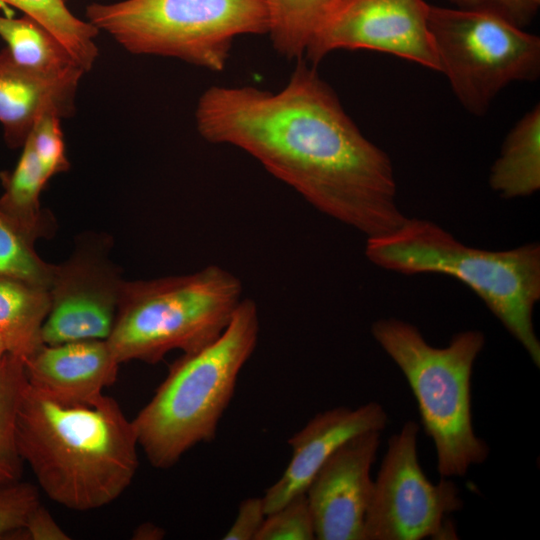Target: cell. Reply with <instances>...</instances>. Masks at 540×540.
<instances>
[{
  "label": "cell",
  "instance_id": "12",
  "mask_svg": "<svg viewBox=\"0 0 540 540\" xmlns=\"http://www.w3.org/2000/svg\"><path fill=\"white\" fill-rule=\"evenodd\" d=\"M380 431L346 441L321 466L305 491L318 540H363L371 497V467Z\"/></svg>",
  "mask_w": 540,
  "mask_h": 540
},
{
  "label": "cell",
  "instance_id": "10",
  "mask_svg": "<svg viewBox=\"0 0 540 540\" xmlns=\"http://www.w3.org/2000/svg\"><path fill=\"white\" fill-rule=\"evenodd\" d=\"M100 244H83L63 264L54 265L50 309L41 331L43 344L107 340L124 281Z\"/></svg>",
  "mask_w": 540,
  "mask_h": 540
},
{
  "label": "cell",
  "instance_id": "31",
  "mask_svg": "<svg viewBox=\"0 0 540 540\" xmlns=\"http://www.w3.org/2000/svg\"><path fill=\"white\" fill-rule=\"evenodd\" d=\"M7 353L6 347L3 341L0 339V359Z\"/></svg>",
  "mask_w": 540,
  "mask_h": 540
},
{
  "label": "cell",
  "instance_id": "21",
  "mask_svg": "<svg viewBox=\"0 0 540 540\" xmlns=\"http://www.w3.org/2000/svg\"><path fill=\"white\" fill-rule=\"evenodd\" d=\"M47 28L85 71L92 69L99 50L95 43L99 30L76 17L64 0H0Z\"/></svg>",
  "mask_w": 540,
  "mask_h": 540
},
{
  "label": "cell",
  "instance_id": "19",
  "mask_svg": "<svg viewBox=\"0 0 540 540\" xmlns=\"http://www.w3.org/2000/svg\"><path fill=\"white\" fill-rule=\"evenodd\" d=\"M16 167L0 173L4 192L0 197V212L30 241L47 235L51 222L40 207V193L48 182L30 140L22 146Z\"/></svg>",
  "mask_w": 540,
  "mask_h": 540
},
{
  "label": "cell",
  "instance_id": "13",
  "mask_svg": "<svg viewBox=\"0 0 540 540\" xmlns=\"http://www.w3.org/2000/svg\"><path fill=\"white\" fill-rule=\"evenodd\" d=\"M387 422L385 408L374 401L354 409L335 407L315 415L288 440L290 461L262 497L266 515L305 493L321 466L346 441L365 432H381Z\"/></svg>",
  "mask_w": 540,
  "mask_h": 540
},
{
  "label": "cell",
  "instance_id": "7",
  "mask_svg": "<svg viewBox=\"0 0 540 540\" xmlns=\"http://www.w3.org/2000/svg\"><path fill=\"white\" fill-rule=\"evenodd\" d=\"M86 18L132 54L172 57L222 71L233 41L268 34L263 0H123L92 3Z\"/></svg>",
  "mask_w": 540,
  "mask_h": 540
},
{
  "label": "cell",
  "instance_id": "29",
  "mask_svg": "<svg viewBox=\"0 0 540 540\" xmlns=\"http://www.w3.org/2000/svg\"><path fill=\"white\" fill-rule=\"evenodd\" d=\"M23 531L32 540L70 539L41 503L31 512Z\"/></svg>",
  "mask_w": 540,
  "mask_h": 540
},
{
  "label": "cell",
  "instance_id": "14",
  "mask_svg": "<svg viewBox=\"0 0 540 540\" xmlns=\"http://www.w3.org/2000/svg\"><path fill=\"white\" fill-rule=\"evenodd\" d=\"M23 361L29 387L64 406L95 403L117 380L120 365L106 340L43 344Z\"/></svg>",
  "mask_w": 540,
  "mask_h": 540
},
{
  "label": "cell",
  "instance_id": "24",
  "mask_svg": "<svg viewBox=\"0 0 540 540\" xmlns=\"http://www.w3.org/2000/svg\"><path fill=\"white\" fill-rule=\"evenodd\" d=\"M314 524L305 493L266 515L255 540H313Z\"/></svg>",
  "mask_w": 540,
  "mask_h": 540
},
{
  "label": "cell",
  "instance_id": "22",
  "mask_svg": "<svg viewBox=\"0 0 540 540\" xmlns=\"http://www.w3.org/2000/svg\"><path fill=\"white\" fill-rule=\"evenodd\" d=\"M27 386L22 358L6 353L0 359V484L19 481L23 459L17 445V418Z\"/></svg>",
  "mask_w": 540,
  "mask_h": 540
},
{
  "label": "cell",
  "instance_id": "1",
  "mask_svg": "<svg viewBox=\"0 0 540 540\" xmlns=\"http://www.w3.org/2000/svg\"><path fill=\"white\" fill-rule=\"evenodd\" d=\"M195 121L206 141L245 151L314 208L367 238L394 230L407 217L389 156L305 62L278 92L209 87Z\"/></svg>",
  "mask_w": 540,
  "mask_h": 540
},
{
  "label": "cell",
  "instance_id": "11",
  "mask_svg": "<svg viewBox=\"0 0 540 540\" xmlns=\"http://www.w3.org/2000/svg\"><path fill=\"white\" fill-rule=\"evenodd\" d=\"M424 0H353L309 45L313 65L339 49L388 53L439 71Z\"/></svg>",
  "mask_w": 540,
  "mask_h": 540
},
{
  "label": "cell",
  "instance_id": "16",
  "mask_svg": "<svg viewBox=\"0 0 540 540\" xmlns=\"http://www.w3.org/2000/svg\"><path fill=\"white\" fill-rule=\"evenodd\" d=\"M489 185L504 199L540 189V107L527 112L506 136L489 174Z\"/></svg>",
  "mask_w": 540,
  "mask_h": 540
},
{
  "label": "cell",
  "instance_id": "2",
  "mask_svg": "<svg viewBox=\"0 0 540 540\" xmlns=\"http://www.w3.org/2000/svg\"><path fill=\"white\" fill-rule=\"evenodd\" d=\"M16 434L19 453L42 490L72 510L109 505L130 486L139 466L132 420L106 395L91 405L64 406L27 383Z\"/></svg>",
  "mask_w": 540,
  "mask_h": 540
},
{
  "label": "cell",
  "instance_id": "15",
  "mask_svg": "<svg viewBox=\"0 0 540 540\" xmlns=\"http://www.w3.org/2000/svg\"><path fill=\"white\" fill-rule=\"evenodd\" d=\"M85 71L75 68L47 74L18 64L5 47L0 51V123L12 148L22 147L39 118L61 119L75 112L79 82Z\"/></svg>",
  "mask_w": 540,
  "mask_h": 540
},
{
  "label": "cell",
  "instance_id": "3",
  "mask_svg": "<svg viewBox=\"0 0 540 540\" xmlns=\"http://www.w3.org/2000/svg\"><path fill=\"white\" fill-rule=\"evenodd\" d=\"M365 255L374 265L405 275L442 274L471 289L540 367L533 311L540 300V246L527 243L491 251L463 244L423 218L368 237Z\"/></svg>",
  "mask_w": 540,
  "mask_h": 540
},
{
  "label": "cell",
  "instance_id": "17",
  "mask_svg": "<svg viewBox=\"0 0 540 540\" xmlns=\"http://www.w3.org/2000/svg\"><path fill=\"white\" fill-rule=\"evenodd\" d=\"M49 309L48 289L0 275V339L7 353L24 360L43 345L41 331Z\"/></svg>",
  "mask_w": 540,
  "mask_h": 540
},
{
  "label": "cell",
  "instance_id": "8",
  "mask_svg": "<svg viewBox=\"0 0 540 540\" xmlns=\"http://www.w3.org/2000/svg\"><path fill=\"white\" fill-rule=\"evenodd\" d=\"M428 24L440 72L470 113L484 114L508 84L539 76L540 38L497 14L430 5Z\"/></svg>",
  "mask_w": 540,
  "mask_h": 540
},
{
  "label": "cell",
  "instance_id": "9",
  "mask_svg": "<svg viewBox=\"0 0 540 540\" xmlns=\"http://www.w3.org/2000/svg\"><path fill=\"white\" fill-rule=\"evenodd\" d=\"M419 424L409 420L388 440L373 480L363 540L455 539L448 516L463 508L456 484L432 483L418 457Z\"/></svg>",
  "mask_w": 540,
  "mask_h": 540
},
{
  "label": "cell",
  "instance_id": "5",
  "mask_svg": "<svg viewBox=\"0 0 540 540\" xmlns=\"http://www.w3.org/2000/svg\"><path fill=\"white\" fill-rule=\"evenodd\" d=\"M371 333L408 382L422 426L433 441L439 475L461 477L484 463L490 449L475 434L471 405V377L485 345L483 332L461 331L440 348L402 319H378Z\"/></svg>",
  "mask_w": 540,
  "mask_h": 540
},
{
  "label": "cell",
  "instance_id": "27",
  "mask_svg": "<svg viewBox=\"0 0 540 540\" xmlns=\"http://www.w3.org/2000/svg\"><path fill=\"white\" fill-rule=\"evenodd\" d=\"M457 8L497 14L523 28L536 16L540 0H450Z\"/></svg>",
  "mask_w": 540,
  "mask_h": 540
},
{
  "label": "cell",
  "instance_id": "25",
  "mask_svg": "<svg viewBox=\"0 0 540 540\" xmlns=\"http://www.w3.org/2000/svg\"><path fill=\"white\" fill-rule=\"evenodd\" d=\"M28 139L47 181L69 169L60 117L47 114L39 118Z\"/></svg>",
  "mask_w": 540,
  "mask_h": 540
},
{
  "label": "cell",
  "instance_id": "30",
  "mask_svg": "<svg viewBox=\"0 0 540 540\" xmlns=\"http://www.w3.org/2000/svg\"><path fill=\"white\" fill-rule=\"evenodd\" d=\"M163 534V530L157 526L151 523H144L134 530L132 538L140 540H153L162 538Z\"/></svg>",
  "mask_w": 540,
  "mask_h": 540
},
{
  "label": "cell",
  "instance_id": "20",
  "mask_svg": "<svg viewBox=\"0 0 540 540\" xmlns=\"http://www.w3.org/2000/svg\"><path fill=\"white\" fill-rule=\"evenodd\" d=\"M0 37L13 59L29 69L60 74L81 68L47 28L27 15L20 18L0 16Z\"/></svg>",
  "mask_w": 540,
  "mask_h": 540
},
{
  "label": "cell",
  "instance_id": "6",
  "mask_svg": "<svg viewBox=\"0 0 540 540\" xmlns=\"http://www.w3.org/2000/svg\"><path fill=\"white\" fill-rule=\"evenodd\" d=\"M240 279L209 265L187 275L125 282L107 343L115 358L154 364L200 349L225 330L242 300Z\"/></svg>",
  "mask_w": 540,
  "mask_h": 540
},
{
  "label": "cell",
  "instance_id": "4",
  "mask_svg": "<svg viewBox=\"0 0 540 540\" xmlns=\"http://www.w3.org/2000/svg\"><path fill=\"white\" fill-rule=\"evenodd\" d=\"M258 335L257 305L242 299L219 337L184 353L170 366L151 400L132 420L138 444L152 466L170 468L191 448L215 438Z\"/></svg>",
  "mask_w": 540,
  "mask_h": 540
},
{
  "label": "cell",
  "instance_id": "23",
  "mask_svg": "<svg viewBox=\"0 0 540 540\" xmlns=\"http://www.w3.org/2000/svg\"><path fill=\"white\" fill-rule=\"evenodd\" d=\"M53 267L38 256L34 243L0 212V275L48 289Z\"/></svg>",
  "mask_w": 540,
  "mask_h": 540
},
{
  "label": "cell",
  "instance_id": "32",
  "mask_svg": "<svg viewBox=\"0 0 540 540\" xmlns=\"http://www.w3.org/2000/svg\"><path fill=\"white\" fill-rule=\"evenodd\" d=\"M64 1L67 2V1H70V0H64Z\"/></svg>",
  "mask_w": 540,
  "mask_h": 540
},
{
  "label": "cell",
  "instance_id": "26",
  "mask_svg": "<svg viewBox=\"0 0 540 540\" xmlns=\"http://www.w3.org/2000/svg\"><path fill=\"white\" fill-rule=\"evenodd\" d=\"M39 504L38 489L31 483L19 480L0 484V538L23 531Z\"/></svg>",
  "mask_w": 540,
  "mask_h": 540
},
{
  "label": "cell",
  "instance_id": "18",
  "mask_svg": "<svg viewBox=\"0 0 540 540\" xmlns=\"http://www.w3.org/2000/svg\"><path fill=\"white\" fill-rule=\"evenodd\" d=\"M269 15L268 35L275 50L288 59L305 55L313 40L353 0H263Z\"/></svg>",
  "mask_w": 540,
  "mask_h": 540
},
{
  "label": "cell",
  "instance_id": "28",
  "mask_svg": "<svg viewBox=\"0 0 540 540\" xmlns=\"http://www.w3.org/2000/svg\"><path fill=\"white\" fill-rule=\"evenodd\" d=\"M266 513L262 497H249L243 500L237 516L223 536L224 540H255L262 527Z\"/></svg>",
  "mask_w": 540,
  "mask_h": 540
}]
</instances>
